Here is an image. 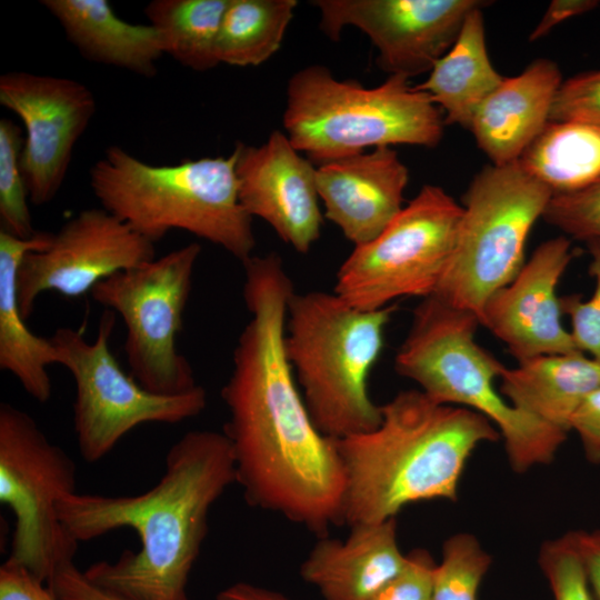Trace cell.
I'll list each match as a JSON object with an SVG mask.
<instances>
[{
  "mask_svg": "<svg viewBox=\"0 0 600 600\" xmlns=\"http://www.w3.org/2000/svg\"><path fill=\"white\" fill-rule=\"evenodd\" d=\"M243 267L251 317L221 391L237 483L249 506L323 537L342 524L344 477L336 439L314 424L286 356L293 284L274 252L252 256Z\"/></svg>",
  "mask_w": 600,
  "mask_h": 600,
  "instance_id": "1",
  "label": "cell"
},
{
  "mask_svg": "<svg viewBox=\"0 0 600 600\" xmlns=\"http://www.w3.org/2000/svg\"><path fill=\"white\" fill-rule=\"evenodd\" d=\"M164 472L136 496L73 492L58 502V516L76 542L120 528L134 530L138 552L99 561L86 577L130 600H189L187 586L208 533L212 506L233 483L236 463L229 439L213 430L184 433L168 450Z\"/></svg>",
  "mask_w": 600,
  "mask_h": 600,
  "instance_id": "2",
  "label": "cell"
},
{
  "mask_svg": "<svg viewBox=\"0 0 600 600\" xmlns=\"http://www.w3.org/2000/svg\"><path fill=\"white\" fill-rule=\"evenodd\" d=\"M380 424L336 439L344 488L342 524L377 523L406 506L454 500L474 448L500 433L470 409L439 403L421 390H407L381 406Z\"/></svg>",
  "mask_w": 600,
  "mask_h": 600,
  "instance_id": "3",
  "label": "cell"
},
{
  "mask_svg": "<svg viewBox=\"0 0 600 600\" xmlns=\"http://www.w3.org/2000/svg\"><path fill=\"white\" fill-rule=\"evenodd\" d=\"M237 151L176 164L147 163L110 146L90 170L101 208L156 243L183 230L221 247L242 263L256 247L252 218L239 199Z\"/></svg>",
  "mask_w": 600,
  "mask_h": 600,
  "instance_id": "4",
  "label": "cell"
},
{
  "mask_svg": "<svg viewBox=\"0 0 600 600\" xmlns=\"http://www.w3.org/2000/svg\"><path fill=\"white\" fill-rule=\"evenodd\" d=\"M394 306L351 307L334 292H294L288 303L284 351L317 428L341 439L376 429L381 406L369 393Z\"/></svg>",
  "mask_w": 600,
  "mask_h": 600,
  "instance_id": "5",
  "label": "cell"
},
{
  "mask_svg": "<svg viewBox=\"0 0 600 600\" xmlns=\"http://www.w3.org/2000/svg\"><path fill=\"white\" fill-rule=\"evenodd\" d=\"M478 326L474 314L424 298L397 352L396 371L432 400L470 409L497 426L516 471L550 462L567 432L517 409L497 390L504 366L477 343Z\"/></svg>",
  "mask_w": 600,
  "mask_h": 600,
  "instance_id": "6",
  "label": "cell"
},
{
  "mask_svg": "<svg viewBox=\"0 0 600 600\" xmlns=\"http://www.w3.org/2000/svg\"><path fill=\"white\" fill-rule=\"evenodd\" d=\"M444 119L431 97L402 76L373 88L336 79L320 64L293 73L287 86L286 134L319 166L366 152L410 144L434 148Z\"/></svg>",
  "mask_w": 600,
  "mask_h": 600,
  "instance_id": "7",
  "label": "cell"
},
{
  "mask_svg": "<svg viewBox=\"0 0 600 600\" xmlns=\"http://www.w3.org/2000/svg\"><path fill=\"white\" fill-rule=\"evenodd\" d=\"M552 192L517 162L484 167L464 196L454 251L433 297L474 314L524 264V248Z\"/></svg>",
  "mask_w": 600,
  "mask_h": 600,
  "instance_id": "8",
  "label": "cell"
},
{
  "mask_svg": "<svg viewBox=\"0 0 600 600\" xmlns=\"http://www.w3.org/2000/svg\"><path fill=\"white\" fill-rule=\"evenodd\" d=\"M462 216L463 207L442 188L424 184L379 236L354 247L337 272L333 292L368 311L401 298L434 296Z\"/></svg>",
  "mask_w": 600,
  "mask_h": 600,
  "instance_id": "9",
  "label": "cell"
},
{
  "mask_svg": "<svg viewBox=\"0 0 600 600\" xmlns=\"http://www.w3.org/2000/svg\"><path fill=\"white\" fill-rule=\"evenodd\" d=\"M77 492V466L26 411L0 404V501L14 516L8 560L49 584L78 550L58 502Z\"/></svg>",
  "mask_w": 600,
  "mask_h": 600,
  "instance_id": "10",
  "label": "cell"
},
{
  "mask_svg": "<svg viewBox=\"0 0 600 600\" xmlns=\"http://www.w3.org/2000/svg\"><path fill=\"white\" fill-rule=\"evenodd\" d=\"M114 324V312L106 309L94 341L68 327L50 337L58 364L70 371L76 383L73 428L80 454L89 463L104 458L138 426L176 424L197 417L207 406L206 390L199 384L184 393L159 394L124 372L109 349Z\"/></svg>",
  "mask_w": 600,
  "mask_h": 600,
  "instance_id": "11",
  "label": "cell"
},
{
  "mask_svg": "<svg viewBox=\"0 0 600 600\" xmlns=\"http://www.w3.org/2000/svg\"><path fill=\"white\" fill-rule=\"evenodd\" d=\"M201 247L189 243L96 284L93 300L121 316L130 374L147 390L174 396L196 388L193 370L177 348Z\"/></svg>",
  "mask_w": 600,
  "mask_h": 600,
  "instance_id": "12",
  "label": "cell"
},
{
  "mask_svg": "<svg viewBox=\"0 0 600 600\" xmlns=\"http://www.w3.org/2000/svg\"><path fill=\"white\" fill-rule=\"evenodd\" d=\"M154 243L103 208L78 212L44 250L30 251L18 271L20 310L27 320L37 298L54 291L77 298L103 279L156 258Z\"/></svg>",
  "mask_w": 600,
  "mask_h": 600,
  "instance_id": "13",
  "label": "cell"
},
{
  "mask_svg": "<svg viewBox=\"0 0 600 600\" xmlns=\"http://www.w3.org/2000/svg\"><path fill=\"white\" fill-rule=\"evenodd\" d=\"M0 104L26 129L20 164L31 203H49L67 177L72 152L93 118L97 103L83 83L66 77L7 72Z\"/></svg>",
  "mask_w": 600,
  "mask_h": 600,
  "instance_id": "14",
  "label": "cell"
},
{
  "mask_svg": "<svg viewBox=\"0 0 600 600\" xmlns=\"http://www.w3.org/2000/svg\"><path fill=\"white\" fill-rule=\"evenodd\" d=\"M320 29L338 41L343 28L366 33L379 68L408 79L430 72L454 43L478 0H317Z\"/></svg>",
  "mask_w": 600,
  "mask_h": 600,
  "instance_id": "15",
  "label": "cell"
},
{
  "mask_svg": "<svg viewBox=\"0 0 600 600\" xmlns=\"http://www.w3.org/2000/svg\"><path fill=\"white\" fill-rule=\"evenodd\" d=\"M572 259L560 236L539 244L517 276L486 302L480 326L502 341L518 362L578 350L562 322L559 281Z\"/></svg>",
  "mask_w": 600,
  "mask_h": 600,
  "instance_id": "16",
  "label": "cell"
},
{
  "mask_svg": "<svg viewBox=\"0 0 600 600\" xmlns=\"http://www.w3.org/2000/svg\"><path fill=\"white\" fill-rule=\"evenodd\" d=\"M234 149L243 209L269 223L297 252H309L322 224L317 168L279 130L260 146L238 142Z\"/></svg>",
  "mask_w": 600,
  "mask_h": 600,
  "instance_id": "17",
  "label": "cell"
},
{
  "mask_svg": "<svg viewBox=\"0 0 600 600\" xmlns=\"http://www.w3.org/2000/svg\"><path fill=\"white\" fill-rule=\"evenodd\" d=\"M317 189L324 216L357 246L377 236L402 210L409 171L391 147L320 164Z\"/></svg>",
  "mask_w": 600,
  "mask_h": 600,
  "instance_id": "18",
  "label": "cell"
},
{
  "mask_svg": "<svg viewBox=\"0 0 600 600\" xmlns=\"http://www.w3.org/2000/svg\"><path fill=\"white\" fill-rule=\"evenodd\" d=\"M343 540L320 537L300 567L323 600H373L402 569L396 518L350 527Z\"/></svg>",
  "mask_w": 600,
  "mask_h": 600,
  "instance_id": "19",
  "label": "cell"
},
{
  "mask_svg": "<svg viewBox=\"0 0 600 600\" xmlns=\"http://www.w3.org/2000/svg\"><path fill=\"white\" fill-rule=\"evenodd\" d=\"M562 83L559 67L539 58L521 73L504 77L477 109L468 130L492 164L517 162L550 121Z\"/></svg>",
  "mask_w": 600,
  "mask_h": 600,
  "instance_id": "20",
  "label": "cell"
},
{
  "mask_svg": "<svg viewBox=\"0 0 600 600\" xmlns=\"http://www.w3.org/2000/svg\"><path fill=\"white\" fill-rule=\"evenodd\" d=\"M53 233L37 231L21 239L0 230V368L17 378L23 390L38 402L52 396L48 367L58 363L50 338L33 333L23 318L18 298V271L30 251L47 249Z\"/></svg>",
  "mask_w": 600,
  "mask_h": 600,
  "instance_id": "21",
  "label": "cell"
},
{
  "mask_svg": "<svg viewBox=\"0 0 600 600\" xmlns=\"http://www.w3.org/2000/svg\"><path fill=\"white\" fill-rule=\"evenodd\" d=\"M41 4L86 59L143 77L157 74L164 53L151 24L119 18L107 0H42Z\"/></svg>",
  "mask_w": 600,
  "mask_h": 600,
  "instance_id": "22",
  "label": "cell"
},
{
  "mask_svg": "<svg viewBox=\"0 0 600 600\" xmlns=\"http://www.w3.org/2000/svg\"><path fill=\"white\" fill-rule=\"evenodd\" d=\"M500 393L537 420L570 430V420L583 400L600 388V362L576 350L538 356L500 374Z\"/></svg>",
  "mask_w": 600,
  "mask_h": 600,
  "instance_id": "23",
  "label": "cell"
},
{
  "mask_svg": "<svg viewBox=\"0 0 600 600\" xmlns=\"http://www.w3.org/2000/svg\"><path fill=\"white\" fill-rule=\"evenodd\" d=\"M503 78L490 61L483 14L477 8L466 17L452 47L416 87L443 111L446 124L469 129L477 109Z\"/></svg>",
  "mask_w": 600,
  "mask_h": 600,
  "instance_id": "24",
  "label": "cell"
},
{
  "mask_svg": "<svg viewBox=\"0 0 600 600\" xmlns=\"http://www.w3.org/2000/svg\"><path fill=\"white\" fill-rule=\"evenodd\" d=\"M518 163L553 196L590 188L600 182V127L550 120Z\"/></svg>",
  "mask_w": 600,
  "mask_h": 600,
  "instance_id": "25",
  "label": "cell"
},
{
  "mask_svg": "<svg viewBox=\"0 0 600 600\" xmlns=\"http://www.w3.org/2000/svg\"><path fill=\"white\" fill-rule=\"evenodd\" d=\"M229 0H153L144 14L159 34L164 54L196 71L220 62L217 39Z\"/></svg>",
  "mask_w": 600,
  "mask_h": 600,
  "instance_id": "26",
  "label": "cell"
},
{
  "mask_svg": "<svg viewBox=\"0 0 600 600\" xmlns=\"http://www.w3.org/2000/svg\"><path fill=\"white\" fill-rule=\"evenodd\" d=\"M296 0H229L217 39L220 63L259 66L280 48Z\"/></svg>",
  "mask_w": 600,
  "mask_h": 600,
  "instance_id": "27",
  "label": "cell"
},
{
  "mask_svg": "<svg viewBox=\"0 0 600 600\" xmlns=\"http://www.w3.org/2000/svg\"><path fill=\"white\" fill-rule=\"evenodd\" d=\"M24 138L9 119L0 120V230L27 239L37 231L28 206L20 156Z\"/></svg>",
  "mask_w": 600,
  "mask_h": 600,
  "instance_id": "28",
  "label": "cell"
},
{
  "mask_svg": "<svg viewBox=\"0 0 600 600\" xmlns=\"http://www.w3.org/2000/svg\"><path fill=\"white\" fill-rule=\"evenodd\" d=\"M490 562L473 536H452L444 542L442 560L434 569L432 600H477Z\"/></svg>",
  "mask_w": 600,
  "mask_h": 600,
  "instance_id": "29",
  "label": "cell"
},
{
  "mask_svg": "<svg viewBox=\"0 0 600 600\" xmlns=\"http://www.w3.org/2000/svg\"><path fill=\"white\" fill-rule=\"evenodd\" d=\"M539 562L554 600H596L569 533L544 543Z\"/></svg>",
  "mask_w": 600,
  "mask_h": 600,
  "instance_id": "30",
  "label": "cell"
},
{
  "mask_svg": "<svg viewBox=\"0 0 600 600\" xmlns=\"http://www.w3.org/2000/svg\"><path fill=\"white\" fill-rule=\"evenodd\" d=\"M542 218L574 239L600 242V182L578 192L552 196Z\"/></svg>",
  "mask_w": 600,
  "mask_h": 600,
  "instance_id": "31",
  "label": "cell"
},
{
  "mask_svg": "<svg viewBox=\"0 0 600 600\" xmlns=\"http://www.w3.org/2000/svg\"><path fill=\"white\" fill-rule=\"evenodd\" d=\"M588 246L593 292L587 300L579 294L566 296L561 298V306L563 313L570 317V333L577 349L600 362V242L592 241Z\"/></svg>",
  "mask_w": 600,
  "mask_h": 600,
  "instance_id": "32",
  "label": "cell"
},
{
  "mask_svg": "<svg viewBox=\"0 0 600 600\" xmlns=\"http://www.w3.org/2000/svg\"><path fill=\"white\" fill-rule=\"evenodd\" d=\"M550 120L600 127V70L562 81L551 107Z\"/></svg>",
  "mask_w": 600,
  "mask_h": 600,
  "instance_id": "33",
  "label": "cell"
},
{
  "mask_svg": "<svg viewBox=\"0 0 600 600\" xmlns=\"http://www.w3.org/2000/svg\"><path fill=\"white\" fill-rule=\"evenodd\" d=\"M436 566L427 550H412L402 569L373 600H432Z\"/></svg>",
  "mask_w": 600,
  "mask_h": 600,
  "instance_id": "34",
  "label": "cell"
},
{
  "mask_svg": "<svg viewBox=\"0 0 600 600\" xmlns=\"http://www.w3.org/2000/svg\"><path fill=\"white\" fill-rule=\"evenodd\" d=\"M0 600H62L27 568L6 560L0 567Z\"/></svg>",
  "mask_w": 600,
  "mask_h": 600,
  "instance_id": "35",
  "label": "cell"
},
{
  "mask_svg": "<svg viewBox=\"0 0 600 600\" xmlns=\"http://www.w3.org/2000/svg\"><path fill=\"white\" fill-rule=\"evenodd\" d=\"M48 586L62 600H130L97 586L73 562L61 567Z\"/></svg>",
  "mask_w": 600,
  "mask_h": 600,
  "instance_id": "36",
  "label": "cell"
},
{
  "mask_svg": "<svg viewBox=\"0 0 600 600\" xmlns=\"http://www.w3.org/2000/svg\"><path fill=\"white\" fill-rule=\"evenodd\" d=\"M582 442L587 459L600 463V388L591 392L576 410L570 420Z\"/></svg>",
  "mask_w": 600,
  "mask_h": 600,
  "instance_id": "37",
  "label": "cell"
},
{
  "mask_svg": "<svg viewBox=\"0 0 600 600\" xmlns=\"http://www.w3.org/2000/svg\"><path fill=\"white\" fill-rule=\"evenodd\" d=\"M569 536L583 563L596 600H600V530L576 531Z\"/></svg>",
  "mask_w": 600,
  "mask_h": 600,
  "instance_id": "38",
  "label": "cell"
},
{
  "mask_svg": "<svg viewBox=\"0 0 600 600\" xmlns=\"http://www.w3.org/2000/svg\"><path fill=\"white\" fill-rule=\"evenodd\" d=\"M594 0H553L548 6L540 22L531 32L529 40L536 41L546 36L553 27L571 17L586 13L598 6Z\"/></svg>",
  "mask_w": 600,
  "mask_h": 600,
  "instance_id": "39",
  "label": "cell"
},
{
  "mask_svg": "<svg viewBox=\"0 0 600 600\" xmlns=\"http://www.w3.org/2000/svg\"><path fill=\"white\" fill-rule=\"evenodd\" d=\"M217 600H289L283 593L249 582H236L218 592Z\"/></svg>",
  "mask_w": 600,
  "mask_h": 600,
  "instance_id": "40",
  "label": "cell"
}]
</instances>
